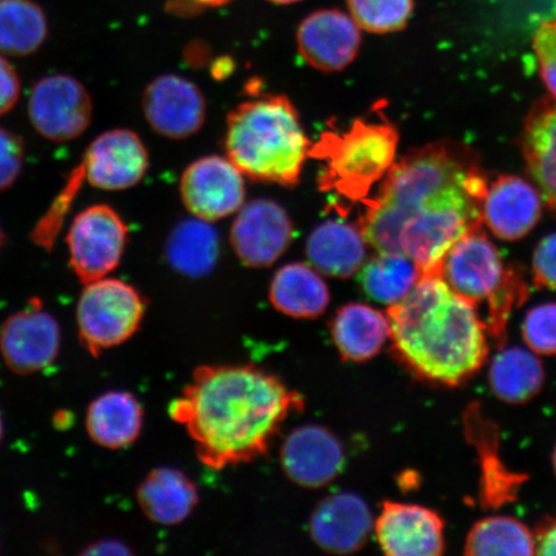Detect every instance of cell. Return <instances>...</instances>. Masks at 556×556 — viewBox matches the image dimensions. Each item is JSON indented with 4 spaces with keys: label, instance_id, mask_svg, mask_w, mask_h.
<instances>
[{
    "label": "cell",
    "instance_id": "cell-33",
    "mask_svg": "<svg viewBox=\"0 0 556 556\" xmlns=\"http://www.w3.org/2000/svg\"><path fill=\"white\" fill-rule=\"evenodd\" d=\"M359 29L388 34L405 29L414 12V0H346Z\"/></svg>",
    "mask_w": 556,
    "mask_h": 556
},
{
    "label": "cell",
    "instance_id": "cell-22",
    "mask_svg": "<svg viewBox=\"0 0 556 556\" xmlns=\"http://www.w3.org/2000/svg\"><path fill=\"white\" fill-rule=\"evenodd\" d=\"M520 148L542 199L556 218V99H544L528 114Z\"/></svg>",
    "mask_w": 556,
    "mask_h": 556
},
{
    "label": "cell",
    "instance_id": "cell-24",
    "mask_svg": "<svg viewBox=\"0 0 556 556\" xmlns=\"http://www.w3.org/2000/svg\"><path fill=\"white\" fill-rule=\"evenodd\" d=\"M86 427L90 440L104 448L129 447L142 432L143 408L134 394L111 391L90 403Z\"/></svg>",
    "mask_w": 556,
    "mask_h": 556
},
{
    "label": "cell",
    "instance_id": "cell-43",
    "mask_svg": "<svg viewBox=\"0 0 556 556\" xmlns=\"http://www.w3.org/2000/svg\"><path fill=\"white\" fill-rule=\"evenodd\" d=\"M540 5L544 7L551 13L556 16V0H536Z\"/></svg>",
    "mask_w": 556,
    "mask_h": 556
},
{
    "label": "cell",
    "instance_id": "cell-45",
    "mask_svg": "<svg viewBox=\"0 0 556 556\" xmlns=\"http://www.w3.org/2000/svg\"><path fill=\"white\" fill-rule=\"evenodd\" d=\"M269 2H273L276 4H293L296 2H301V0H269Z\"/></svg>",
    "mask_w": 556,
    "mask_h": 556
},
{
    "label": "cell",
    "instance_id": "cell-44",
    "mask_svg": "<svg viewBox=\"0 0 556 556\" xmlns=\"http://www.w3.org/2000/svg\"><path fill=\"white\" fill-rule=\"evenodd\" d=\"M192 2L203 5L219 7L227 4L229 0H192Z\"/></svg>",
    "mask_w": 556,
    "mask_h": 556
},
{
    "label": "cell",
    "instance_id": "cell-16",
    "mask_svg": "<svg viewBox=\"0 0 556 556\" xmlns=\"http://www.w3.org/2000/svg\"><path fill=\"white\" fill-rule=\"evenodd\" d=\"M81 165L90 186L123 191L141 182L149 169V152L135 131L111 129L90 143Z\"/></svg>",
    "mask_w": 556,
    "mask_h": 556
},
{
    "label": "cell",
    "instance_id": "cell-6",
    "mask_svg": "<svg viewBox=\"0 0 556 556\" xmlns=\"http://www.w3.org/2000/svg\"><path fill=\"white\" fill-rule=\"evenodd\" d=\"M485 192L458 189L443 194L406 220L400 233L401 252L420 276L440 275L444 255L471 228L482 226Z\"/></svg>",
    "mask_w": 556,
    "mask_h": 556
},
{
    "label": "cell",
    "instance_id": "cell-13",
    "mask_svg": "<svg viewBox=\"0 0 556 556\" xmlns=\"http://www.w3.org/2000/svg\"><path fill=\"white\" fill-rule=\"evenodd\" d=\"M293 225L287 211L273 200L260 199L240 208L231 228L235 253L248 267L266 268L287 252Z\"/></svg>",
    "mask_w": 556,
    "mask_h": 556
},
{
    "label": "cell",
    "instance_id": "cell-23",
    "mask_svg": "<svg viewBox=\"0 0 556 556\" xmlns=\"http://www.w3.org/2000/svg\"><path fill=\"white\" fill-rule=\"evenodd\" d=\"M331 338L340 357L363 364L377 357L391 339L388 316L364 303L340 308L330 325Z\"/></svg>",
    "mask_w": 556,
    "mask_h": 556
},
{
    "label": "cell",
    "instance_id": "cell-20",
    "mask_svg": "<svg viewBox=\"0 0 556 556\" xmlns=\"http://www.w3.org/2000/svg\"><path fill=\"white\" fill-rule=\"evenodd\" d=\"M482 217L498 239L519 240L539 224L540 194L525 179L516 176L498 177L486 187Z\"/></svg>",
    "mask_w": 556,
    "mask_h": 556
},
{
    "label": "cell",
    "instance_id": "cell-7",
    "mask_svg": "<svg viewBox=\"0 0 556 556\" xmlns=\"http://www.w3.org/2000/svg\"><path fill=\"white\" fill-rule=\"evenodd\" d=\"M146 301L139 291L117 278H101L86 285L76 319L83 346L99 357L135 336L143 321Z\"/></svg>",
    "mask_w": 556,
    "mask_h": 556
},
{
    "label": "cell",
    "instance_id": "cell-31",
    "mask_svg": "<svg viewBox=\"0 0 556 556\" xmlns=\"http://www.w3.org/2000/svg\"><path fill=\"white\" fill-rule=\"evenodd\" d=\"M48 37L47 16L34 0H0V53L25 58Z\"/></svg>",
    "mask_w": 556,
    "mask_h": 556
},
{
    "label": "cell",
    "instance_id": "cell-38",
    "mask_svg": "<svg viewBox=\"0 0 556 556\" xmlns=\"http://www.w3.org/2000/svg\"><path fill=\"white\" fill-rule=\"evenodd\" d=\"M542 79L556 99V20L542 23L533 38Z\"/></svg>",
    "mask_w": 556,
    "mask_h": 556
},
{
    "label": "cell",
    "instance_id": "cell-19",
    "mask_svg": "<svg viewBox=\"0 0 556 556\" xmlns=\"http://www.w3.org/2000/svg\"><path fill=\"white\" fill-rule=\"evenodd\" d=\"M375 521L363 497L339 492L323 500L309 520L313 541L332 554H352L366 545Z\"/></svg>",
    "mask_w": 556,
    "mask_h": 556
},
{
    "label": "cell",
    "instance_id": "cell-14",
    "mask_svg": "<svg viewBox=\"0 0 556 556\" xmlns=\"http://www.w3.org/2000/svg\"><path fill=\"white\" fill-rule=\"evenodd\" d=\"M146 121L160 136L185 139L203 128L206 101L198 86L184 76L165 74L144 89Z\"/></svg>",
    "mask_w": 556,
    "mask_h": 556
},
{
    "label": "cell",
    "instance_id": "cell-9",
    "mask_svg": "<svg viewBox=\"0 0 556 556\" xmlns=\"http://www.w3.org/2000/svg\"><path fill=\"white\" fill-rule=\"evenodd\" d=\"M27 114L35 130L53 142H68L89 128L93 102L74 76H45L34 86Z\"/></svg>",
    "mask_w": 556,
    "mask_h": 556
},
{
    "label": "cell",
    "instance_id": "cell-35",
    "mask_svg": "<svg viewBox=\"0 0 556 556\" xmlns=\"http://www.w3.org/2000/svg\"><path fill=\"white\" fill-rule=\"evenodd\" d=\"M85 178L86 173L81 164L70 174L64 190L54 199L50 211L40 218L38 225L33 229L31 240L34 243H37L38 247L51 252L55 240L59 238L61 227L64 226L70 206H72L76 194H78L83 179Z\"/></svg>",
    "mask_w": 556,
    "mask_h": 556
},
{
    "label": "cell",
    "instance_id": "cell-5",
    "mask_svg": "<svg viewBox=\"0 0 556 556\" xmlns=\"http://www.w3.org/2000/svg\"><path fill=\"white\" fill-rule=\"evenodd\" d=\"M399 131L384 119H357L342 131L328 130L311 146L309 157L323 163L318 189L342 205L364 204L394 163Z\"/></svg>",
    "mask_w": 556,
    "mask_h": 556
},
{
    "label": "cell",
    "instance_id": "cell-28",
    "mask_svg": "<svg viewBox=\"0 0 556 556\" xmlns=\"http://www.w3.org/2000/svg\"><path fill=\"white\" fill-rule=\"evenodd\" d=\"M489 380L493 394L509 405L532 401L545 384V370L531 350L505 348L492 359Z\"/></svg>",
    "mask_w": 556,
    "mask_h": 556
},
{
    "label": "cell",
    "instance_id": "cell-29",
    "mask_svg": "<svg viewBox=\"0 0 556 556\" xmlns=\"http://www.w3.org/2000/svg\"><path fill=\"white\" fill-rule=\"evenodd\" d=\"M219 250L217 229L203 219H186L172 229L165 258L180 275L200 278L217 266Z\"/></svg>",
    "mask_w": 556,
    "mask_h": 556
},
{
    "label": "cell",
    "instance_id": "cell-41",
    "mask_svg": "<svg viewBox=\"0 0 556 556\" xmlns=\"http://www.w3.org/2000/svg\"><path fill=\"white\" fill-rule=\"evenodd\" d=\"M536 554L544 556H556V518L546 519L538 528Z\"/></svg>",
    "mask_w": 556,
    "mask_h": 556
},
{
    "label": "cell",
    "instance_id": "cell-32",
    "mask_svg": "<svg viewBox=\"0 0 556 556\" xmlns=\"http://www.w3.org/2000/svg\"><path fill=\"white\" fill-rule=\"evenodd\" d=\"M464 554L469 556L534 555L536 538L520 520L493 516L477 521L465 540Z\"/></svg>",
    "mask_w": 556,
    "mask_h": 556
},
{
    "label": "cell",
    "instance_id": "cell-39",
    "mask_svg": "<svg viewBox=\"0 0 556 556\" xmlns=\"http://www.w3.org/2000/svg\"><path fill=\"white\" fill-rule=\"evenodd\" d=\"M532 281L538 289L556 293V233L548 235L534 250Z\"/></svg>",
    "mask_w": 556,
    "mask_h": 556
},
{
    "label": "cell",
    "instance_id": "cell-34",
    "mask_svg": "<svg viewBox=\"0 0 556 556\" xmlns=\"http://www.w3.org/2000/svg\"><path fill=\"white\" fill-rule=\"evenodd\" d=\"M528 293H530V289H528L523 273L516 266H510L502 289L486 302L489 315H486L484 324L490 339L497 346L505 344L507 323H509L511 312L526 301Z\"/></svg>",
    "mask_w": 556,
    "mask_h": 556
},
{
    "label": "cell",
    "instance_id": "cell-36",
    "mask_svg": "<svg viewBox=\"0 0 556 556\" xmlns=\"http://www.w3.org/2000/svg\"><path fill=\"white\" fill-rule=\"evenodd\" d=\"M521 337L528 350L540 356L556 354V303L536 305L527 312Z\"/></svg>",
    "mask_w": 556,
    "mask_h": 556
},
{
    "label": "cell",
    "instance_id": "cell-42",
    "mask_svg": "<svg viewBox=\"0 0 556 556\" xmlns=\"http://www.w3.org/2000/svg\"><path fill=\"white\" fill-rule=\"evenodd\" d=\"M83 555H130L131 551L128 545L117 540H100L89 545Z\"/></svg>",
    "mask_w": 556,
    "mask_h": 556
},
{
    "label": "cell",
    "instance_id": "cell-47",
    "mask_svg": "<svg viewBox=\"0 0 556 556\" xmlns=\"http://www.w3.org/2000/svg\"><path fill=\"white\" fill-rule=\"evenodd\" d=\"M3 438V420H2V414H0V442H2Z\"/></svg>",
    "mask_w": 556,
    "mask_h": 556
},
{
    "label": "cell",
    "instance_id": "cell-2",
    "mask_svg": "<svg viewBox=\"0 0 556 556\" xmlns=\"http://www.w3.org/2000/svg\"><path fill=\"white\" fill-rule=\"evenodd\" d=\"M387 316L393 354L417 378L463 386L489 357L490 336L476 305L452 291L440 275L420 276Z\"/></svg>",
    "mask_w": 556,
    "mask_h": 556
},
{
    "label": "cell",
    "instance_id": "cell-17",
    "mask_svg": "<svg viewBox=\"0 0 556 556\" xmlns=\"http://www.w3.org/2000/svg\"><path fill=\"white\" fill-rule=\"evenodd\" d=\"M359 30L351 15L333 9L318 10L299 25L298 51L318 72H342L357 58L363 43Z\"/></svg>",
    "mask_w": 556,
    "mask_h": 556
},
{
    "label": "cell",
    "instance_id": "cell-3",
    "mask_svg": "<svg viewBox=\"0 0 556 556\" xmlns=\"http://www.w3.org/2000/svg\"><path fill=\"white\" fill-rule=\"evenodd\" d=\"M486 187L467 148L451 142L427 144L393 163L379 191L364 201L358 226L377 252L402 253L401 229L413 215L451 191H485Z\"/></svg>",
    "mask_w": 556,
    "mask_h": 556
},
{
    "label": "cell",
    "instance_id": "cell-10",
    "mask_svg": "<svg viewBox=\"0 0 556 556\" xmlns=\"http://www.w3.org/2000/svg\"><path fill=\"white\" fill-rule=\"evenodd\" d=\"M509 267H505L498 250L486 238L482 226H478L444 255L440 276L457 295L477 305L489 302L502 289Z\"/></svg>",
    "mask_w": 556,
    "mask_h": 556
},
{
    "label": "cell",
    "instance_id": "cell-25",
    "mask_svg": "<svg viewBox=\"0 0 556 556\" xmlns=\"http://www.w3.org/2000/svg\"><path fill=\"white\" fill-rule=\"evenodd\" d=\"M137 500L146 517L157 525L176 526L197 507L199 492L182 471L157 468L138 486Z\"/></svg>",
    "mask_w": 556,
    "mask_h": 556
},
{
    "label": "cell",
    "instance_id": "cell-1",
    "mask_svg": "<svg viewBox=\"0 0 556 556\" xmlns=\"http://www.w3.org/2000/svg\"><path fill=\"white\" fill-rule=\"evenodd\" d=\"M304 399L276 375L250 365L203 366L169 408L192 438L199 460L213 470L267 454L285 420Z\"/></svg>",
    "mask_w": 556,
    "mask_h": 556
},
{
    "label": "cell",
    "instance_id": "cell-27",
    "mask_svg": "<svg viewBox=\"0 0 556 556\" xmlns=\"http://www.w3.org/2000/svg\"><path fill=\"white\" fill-rule=\"evenodd\" d=\"M465 427L469 440L476 444L482 463V503L486 507H497L516 498L525 476L514 475L506 469L498 457V442L495 426L483 419L476 405L465 415Z\"/></svg>",
    "mask_w": 556,
    "mask_h": 556
},
{
    "label": "cell",
    "instance_id": "cell-37",
    "mask_svg": "<svg viewBox=\"0 0 556 556\" xmlns=\"http://www.w3.org/2000/svg\"><path fill=\"white\" fill-rule=\"evenodd\" d=\"M25 146L23 139L11 130L0 128V191L9 190L24 168Z\"/></svg>",
    "mask_w": 556,
    "mask_h": 556
},
{
    "label": "cell",
    "instance_id": "cell-4",
    "mask_svg": "<svg viewBox=\"0 0 556 556\" xmlns=\"http://www.w3.org/2000/svg\"><path fill=\"white\" fill-rule=\"evenodd\" d=\"M229 162L249 178L282 187L301 182L311 142L294 104L282 94H263L227 116Z\"/></svg>",
    "mask_w": 556,
    "mask_h": 556
},
{
    "label": "cell",
    "instance_id": "cell-30",
    "mask_svg": "<svg viewBox=\"0 0 556 556\" xmlns=\"http://www.w3.org/2000/svg\"><path fill=\"white\" fill-rule=\"evenodd\" d=\"M420 274L412 258L402 253H379L361 268L359 282L366 295L382 304L403 301L419 281Z\"/></svg>",
    "mask_w": 556,
    "mask_h": 556
},
{
    "label": "cell",
    "instance_id": "cell-11",
    "mask_svg": "<svg viewBox=\"0 0 556 556\" xmlns=\"http://www.w3.org/2000/svg\"><path fill=\"white\" fill-rule=\"evenodd\" d=\"M61 329L55 318L33 299L29 307L5 319L0 330V353L10 370L31 375L59 357Z\"/></svg>",
    "mask_w": 556,
    "mask_h": 556
},
{
    "label": "cell",
    "instance_id": "cell-48",
    "mask_svg": "<svg viewBox=\"0 0 556 556\" xmlns=\"http://www.w3.org/2000/svg\"><path fill=\"white\" fill-rule=\"evenodd\" d=\"M3 240H4V236L2 232V228H0V248H2V245H3Z\"/></svg>",
    "mask_w": 556,
    "mask_h": 556
},
{
    "label": "cell",
    "instance_id": "cell-26",
    "mask_svg": "<svg viewBox=\"0 0 556 556\" xmlns=\"http://www.w3.org/2000/svg\"><path fill=\"white\" fill-rule=\"evenodd\" d=\"M328 285L308 264L290 263L278 269L269 287V301L289 317L313 319L330 304Z\"/></svg>",
    "mask_w": 556,
    "mask_h": 556
},
{
    "label": "cell",
    "instance_id": "cell-8",
    "mask_svg": "<svg viewBox=\"0 0 556 556\" xmlns=\"http://www.w3.org/2000/svg\"><path fill=\"white\" fill-rule=\"evenodd\" d=\"M128 227L115 208L97 204L76 215L66 242L70 266L81 283L101 280L119 266Z\"/></svg>",
    "mask_w": 556,
    "mask_h": 556
},
{
    "label": "cell",
    "instance_id": "cell-12",
    "mask_svg": "<svg viewBox=\"0 0 556 556\" xmlns=\"http://www.w3.org/2000/svg\"><path fill=\"white\" fill-rule=\"evenodd\" d=\"M180 197L187 211L211 224L240 211L245 184L242 173L228 159L206 156L185 170Z\"/></svg>",
    "mask_w": 556,
    "mask_h": 556
},
{
    "label": "cell",
    "instance_id": "cell-21",
    "mask_svg": "<svg viewBox=\"0 0 556 556\" xmlns=\"http://www.w3.org/2000/svg\"><path fill=\"white\" fill-rule=\"evenodd\" d=\"M368 243L359 226L331 219L313 229L305 253L318 273L350 278L363 268Z\"/></svg>",
    "mask_w": 556,
    "mask_h": 556
},
{
    "label": "cell",
    "instance_id": "cell-46",
    "mask_svg": "<svg viewBox=\"0 0 556 556\" xmlns=\"http://www.w3.org/2000/svg\"><path fill=\"white\" fill-rule=\"evenodd\" d=\"M552 463H553V468H554L555 476H556V444H555L553 455H552Z\"/></svg>",
    "mask_w": 556,
    "mask_h": 556
},
{
    "label": "cell",
    "instance_id": "cell-15",
    "mask_svg": "<svg viewBox=\"0 0 556 556\" xmlns=\"http://www.w3.org/2000/svg\"><path fill=\"white\" fill-rule=\"evenodd\" d=\"M444 520L428 507L386 502L374 531L381 551L391 556H440L446 548Z\"/></svg>",
    "mask_w": 556,
    "mask_h": 556
},
{
    "label": "cell",
    "instance_id": "cell-40",
    "mask_svg": "<svg viewBox=\"0 0 556 556\" xmlns=\"http://www.w3.org/2000/svg\"><path fill=\"white\" fill-rule=\"evenodd\" d=\"M20 92L21 81L16 68L0 54V116L16 106Z\"/></svg>",
    "mask_w": 556,
    "mask_h": 556
},
{
    "label": "cell",
    "instance_id": "cell-18",
    "mask_svg": "<svg viewBox=\"0 0 556 556\" xmlns=\"http://www.w3.org/2000/svg\"><path fill=\"white\" fill-rule=\"evenodd\" d=\"M344 464V448L338 437L315 424L294 429L282 444L285 475L307 489H321L332 482Z\"/></svg>",
    "mask_w": 556,
    "mask_h": 556
}]
</instances>
